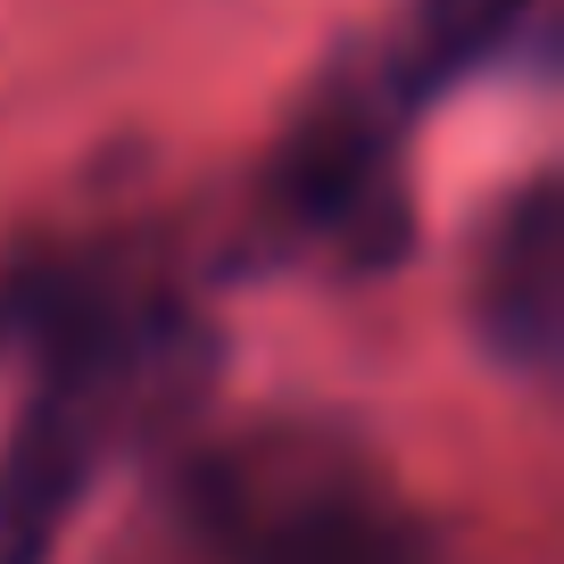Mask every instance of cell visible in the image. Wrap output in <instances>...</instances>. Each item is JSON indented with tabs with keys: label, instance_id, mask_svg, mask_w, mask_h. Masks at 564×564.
I'll return each mask as SVG.
<instances>
[{
	"label": "cell",
	"instance_id": "cell-1",
	"mask_svg": "<svg viewBox=\"0 0 564 564\" xmlns=\"http://www.w3.org/2000/svg\"><path fill=\"white\" fill-rule=\"evenodd\" d=\"M0 340L34 366L0 441V564H58L108 448L175 390L199 324L133 258L84 249L0 291Z\"/></svg>",
	"mask_w": 564,
	"mask_h": 564
},
{
	"label": "cell",
	"instance_id": "cell-5",
	"mask_svg": "<svg viewBox=\"0 0 564 564\" xmlns=\"http://www.w3.org/2000/svg\"><path fill=\"white\" fill-rule=\"evenodd\" d=\"M547 0H406V25L382 58V84L399 91L406 108L457 91L465 75L498 67L514 42L540 25Z\"/></svg>",
	"mask_w": 564,
	"mask_h": 564
},
{
	"label": "cell",
	"instance_id": "cell-4",
	"mask_svg": "<svg viewBox=\"0 0 564 564\" xmlns=\"http://www.w3.org/2000/svg\"><path fill=\"white\" fill-rule=\"evenodd\" d=\"M474 333L498 366L547 373L564 340V199L556 175H531L523 192L498 199L474 249Z\"/></svg>",
	"mask_w": 564,
	"mask_h": 564
},
{
	"label": "cell",
	"instance_id": "cell-2",
	"mask_svg": "<svg viewBox=\"0 0 564 564\" xmlns=\"http://www.w3.org/2000/svg\"><path fill=\"white\" fill-rule=\"evenodd\" d=\"M183 514L208 564H448L432 514L316 423H265L199 457Z\"/></svg>",
	"mask_w": 564,
	"mask_h": 564
},
{
	"label": "cell",
	"instance_id": "cell-3",
	"mask_svg": "<svg viewBox=\"0 0 564 564\" xmlns=\"http://www.w3.org/2000/svg\"><path fill=\"white\" fill-rule=\"evenodd\" d=\"M406 117L415 108L382 84V67L324 84L291 117L265 159V225L291 249H324L340 265H399L415 241V192H406Z\"/></svg>",
	"mask_w": 564,
	"mask_h": 564
}]
</instances>
